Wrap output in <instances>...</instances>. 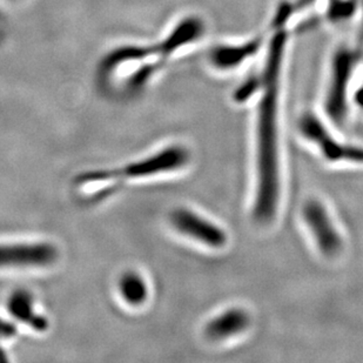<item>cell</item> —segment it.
<instances>
[{
  "label": "cell",
  "mask_w": 363,
  "mask_h": 363,
  "mask_svg": "<svg viewBox=\"0 0 363 363\" xmlns=\"http://www.w3.org/2000/svg\"><path fill=\"white\" fill-rule=\"evenodd\" d=\"M287 38L277 33L268 48L261 71L255 114V196L253 214L268 223L278 213L280 201V118Z\"/></svg>",
  "instance_id": "cell-1"
},
{
  "label": "cell",
  "mask_w": 363,
  "mask_h": 363,
  "mask_svg": "<svg viewBox=\"0 0 363 363\" xmlns=\"http://www.w3.org/2000/svg\"><path fill=\"white\" fill-rule=\"evenodd\" d=\"M203 32V24L198 18H189L179 24L173 30L169 37L159 43L157 46L150 48H118L117 51L112 52L107 55L103 64L100 66L99 72L101 77L114 72L121 66H126L130 62H140L145 59H155L158 62H164L169 58L179 48H184L192 41L198 40Z\"/></svg>",
  "instance_id": "cell-2"
},
{
  "label": "cell",
  "mask_w": 363,
  "mask_h": 363,
  "mask_svg": "<svg viewBox=\"0 0 363 363\" xmlns=\"http://www.w3.org/2000/svg\"><path fill=\"white\" fill-rule=\"evenodd\" d=\"M189 153L186 148L180 146H172L164 148L157 155L143 159L133 164H127L126 167L117 169H103V171H91L78 175V184L89 182H107V180H123V179L144 178L151 175L174 171L187 164Z\"/></svg>",
  "instance_id": "cell-3"
},
{
  "label": "cell",
  "mask_w": 363,
  "mask_h": 363,
  "mask_svg": "<svg viewBox=\"0 0 363 363\" xmlns=\"http://www.w3.org/2000/svg\"><path fill=\"white\" fill-rule=\"evenodd\" d=\"M171 221L180 233L189 235L206 246L221 248L226 245L227 235L223 230L189 209H175L172 213Z\"/></svg>",
  "instance_id": "cell-4"
},
{
  "label": "cell",
  "mask_w": 363,
  "mask_h": 363,
  "mask_svg": "<svg viewBox=\"0 0 363 363\" xmlns=\"http://www.w3.org/2000/svg\"><path fill=\"white\" fill-rule=\"evenodd\" d=\"M57 257L58 250L50 243L0 245V267L48 266Z\"/></svg>",
  "instance_id": "cell-5"
},
{
  "label": "cell",
  "mask_w": 363,
  "mask_h": 363,
  "mask_svg": "<svg viewBox=\"0 0 363 363\" xmlns=\"http://www.w3.org/2000/svg\"><path fill=\"white\" fill-rule=\"evenodd\" d=\"M303 218L320 250L327 257L339 253L342 241L325 207L318 201L308 202L303 208Z\"/></svg>",
  "instance_id": "cell-6"
},
{
  "label": "cell",
  "mask_w": 363,
  "mask_h": 363,
  "mask_svg": "<svg viewBox=\"0 0 363 363\" xmlns=\"http://www.w3.org/2000/svg\"><path fill=\"white\" fill-rule=\"evenodd\" d=\"M302 130L306 137L315 143L329 160H347V162H363V148L348 147L339 144L330 137L325 127L316 118L307 116L303 118Z\"/></svg>",
  "instance_id": "cell-7"
},
{
  "label": "cell",
  "mask_w": 363,
  "mask_h": 363,
  "mask_svg": "<svg viewBox=\"0 0 363 363\" xmlns=\"http://www.w3.org/2000/svg\"><path fill=\"white\" fill-rule=\"evenodd\" d=\"M250 323V315L243 309H228L207 323L206 335L216 341L230 339L245 332Z\"/></svg>",
  "instance_id": "cell-8"
},
{
  "label": "cell",
  "mask_w": 363,
  "mask_h": 363,
  "mask_svg": "<svg viewBox=\"0 0 363 363\" xmlns=\"http://www.w3.org/2000/svg\"><path fill=\"white\" fill-rule=\"evenodd\" d=\"M259 51V41H245L238 45H223L214 48L211 53V62L216 69H237L245 64L247 59L253 57Z\"/></svg>",
  "instance_id": "cell-9"
},
{
  "label": "cell",
  "mask_w": 363,
  "mask_h": 363,
  "mask_svg": "<svg viewBox=\"0 0 363 363\" xmlns=\"http://www.w3.org/2000/svg\"><path fill=\"white\" fill-rule=\"evenodd\" d=\"M9 311L16 319L26 323L38 332H44L48 329V319H45L44 316L39 315L35 312L31 295L26 291H16L11 296L9 301Z\"/></svg>",
  "instance_id": "cell-10"
},
{
  "label": "cell",
  "mask_w": 363,
  "mask_h": 363,
  "mask_svg": "<svg viewBox=\"0 0 363 363\" xmlns=\"http://www.w3.org/2000/svg\"><path fill=\"white\" fill-rule=\"evenodd\" d=\"M121 293L123 300L132 306L143 305L148 296L147 286L145 284L144 279L137 273H126L121 278Z\"/></svg>",
  "instance_id": "cell-11"
},
{
  "label": "cell",
  "mask_w": 363,
  "mask_h": 363,
  "mask_svg": "<svg viewBox=\"0 0 363 363\" xmlns=\"http://www.w3.org/2000/svg\"><path fill=\"white\" fill-rule=\"evenodd\" d=\"M16 332H17V329L12 323L0 320V340L9 339L11 336H13Z\"/></svg>",
  "instance_id": "cell-12"
}]
</instances>
